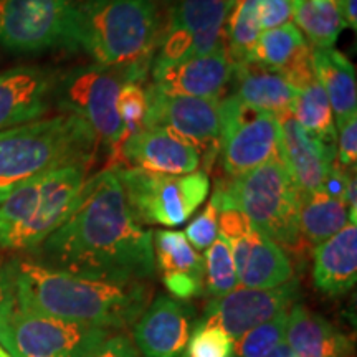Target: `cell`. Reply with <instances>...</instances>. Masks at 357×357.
<instances>
[{"label":"cell","instance_id":"6da1fadb","mask_svg":"<svg viewBox=\"0 0 357 357\" xmlns=\"http://www.w3.org/2000/svg\"><path fill=\"white\" fill-rule=\"evenodd\" d=\"M33 253L42 265L113 283L146 281L155 271L153 231L134 218L114 171L86 178L68 220Z\"/></svg>","mask_w":357,"mask_h":357},{"label":"cell","instance_id":"7a4b0ae2","mask_svg":"<svg viewBox=\"0 0 357 357\" xmlns=\"http://www.w3.org/2000/svg\"><path fill=\"white\" fill-rule=\"evenodd\" d=\"M17 306L68 323L119 331L136 323L153 291L146 281L113 283L22 258L10 261Z\"/></svg>","mask_w":357,"mask_h":357},{"label":"cell","instance_id":"3957f363","mask_svg":"<svg viewBox=\"0 0 357 357\" xmlns=\"http://www.w3.org/2000/svg\"><path fill=\"white\" fill-rule=\"evenodd\" d=\"M162 22L154 0H79L73 45L126 82L142 83L158 52Z\"/></svg>","mask_w":357,"mask_h":357},{"label":"cell","instance_id":"277c9868","mask_svg":"<svg viewBox=\"0 0 357 357\" xmlns=\"http://www.w3.org/2000/svg\"><path fill=\"white\" fill-rule=\"evenodd\" d=\"M100 141L78 116L61 113L0 131V200L13 189L68 166L89 167Z\"/></svg>","mask_w":357,"mask_h":357},{"label":"cell","instance_id":"5b68a950","mask_svg":"<svg viewBox=\"0 0 357 357\" xmlns=\"http://www.w3.org/2000/svg\"><path fill=\"white\" fill-rule=\"evenodd\" d=\"M86 166L55 169L0 200V248L33 250L68 220L88 178Z\"/></svg>","mask_w":357,"mask_h":357},{"label":"cell","instance_id":"8992f818","mask_svg":"<svg viewBox=\"0 0 357 357\" xmlns=\"http://www.w3.org/2000/svg\"><path fill=\"white\" fill-rule=\"evenodd\" d=\"M220 211L242 212L253 229L261 231L281 248H305L298 229L300 190L294 185L283 159L276 158L242 176L215 185Z\"/></svg>","mask_w":357,"mask_h":357},{"label":"cell","instance_id":"52a82bcc","mask_svg":"<svg viewBox=\"0 0 357 357\" xmlns=\"http://www.w3.org/2000/svg\"><path fill=\"white\" fill-rule=\"evenodd\" d=\"M134 218L146 225L178 227L205 202L211 181L207 172L171 176L142 169H116Z\"/></svg>","mask_w":357,"mask_h":357},{"label":"cell","instance_id":"ba28073f","mask_svg":"<svg viewBox=\"0 0 357 357\" xmlns=\"http://www.w3.org/2000/svg\"><path fill=\"white\" fill-rule=\"evenodd\" d=\"M111 333L25 311L17 301L0 318V346L12 357H84Z\"/></svg>","mask_w":357,"mask_h":357},{"label":"cell","instance_id":"9c48e42d","mask_svg":"<svg viewBox=\"0 0 357 357\" xmlns=\"http://www.w3.org/2000/svg\"><path fill=\"white\" fill-rule=\"evenodd\" d=\"M75 0H0V45L13 53L75 50Z\"/></svg>","mask_w":357,"mask_h":357},{"label":"cell","instance_id":"30bf717a","mask_svg":"<svg viewBox=\"0 0 357 357\" xmlns=\"http://www.w3.org/2000/svg\"><path fill=\"white\" fill-rule=\"evenodd\" d=\"M126 83L123 73L101 65H86L68 71L56 82L55 96L65 113L78 116L109 147L121 139L118 96Z\"/></svg>","mask_w":357,"mask_h":357},{"label":"cell","instance_id":"8fae6325","mask_svg":"<svg viewBox=\"0 0 357 357\" xmlns=\"http://www.w3.org/2000/svg\"><path fill=\"white\" fill-rule=\"evenodd\" d=\"M231 7L234 0H178L162 29L151 70L225 48Z\"/></svg>","mask_w":357,"mask_h":357},{"label":"cell","instance_id":"7c38bea8","mask_svg":"<svg viewBox=\"0 0 357 357\" xmlns=\"http://www.w3.org/2000/svg\"><path fill=\"white\" fill-rule=\"evenodd\" d=\"M218 105L222 119L218 149L230 177L281 158L278 116L250 108L234 95L222 98Z\"/></svg>","mask_w":357,"mask_h":357},{"label":"cell","instance_id":"4fadbf2b","mask_svg":"<svg viewBox=\"0 0 357 357\" xmlns=\"http://www.w3.org/2000/svg\"><path fill=\"white\" fill-rule=\"evenodd\" d=\"M204 153L215 158L199 142L181 136L166 128H144L109 155L105 171L142 169V171L184 176L200 167Z\"/></svg>","mask_w":357,"mask_h":357},{"label":"cell","instance_id":"5bb4252c","mask_svg":"<svg viewBox=\"0 0 357 357\" xmlns=\"http://www.w3.org/2000/svg\"><path fill=\"white\" fill-rule=\"evenodd\" d=\"M298 296L300 284L296 278L278 288L238 287L223 296L212 298L197 323L217 326L235 341L250 329L276 318L281 312H288L296 305Z\"/></svg>","mask_w":357,"mask_h":357},{"label":"cell","instance_id":"9a60e30c","mask_svg":"<svg viewBox=\"0 0 357 357\" xmlns=\"http://www.w3.org/2000/svg\"><path fill=\"white\" fill-rule=\"evenodd\" d=\"M195 324L189 301L159 294L132 324V342L141 357H185Z\"/></svg>","mask_w":357,"mask_h":357},{"label":"cell","instance_id":"2e32d148","mask_svg":"<svg viewBox=\"0 0 357 357\" xmlns=\"http://www.w3.org/2000/svg\"><path fill=\"white\" fill-rule=\"evenodd\" d=\"M147 91L144 128H166L217 153L220 139V105L202 98L166 95L153 84Z\"/></svg>","mask_w":357,"mask_h":357},{"label":"cell","instance_id":"e0dca14e","mask_svg":"<svg viewBox=\"0 0 357 357\" xmlns=\"http://www.w3.org/2000/svg\"><path fill=\"white\" fill-rule=\"evenodd\" d=\"M153 86L166 95L220 101L235 75V65L225 48L204 56L187 58L178 63L151 70Z\"/></svg>","mask_w":357,"mask_h":357},{"label":"cell","instance_id":"ac0fdd59","mask_svg":"<svg viewBox=\"0 0 357 357\" xmlns=\"http://www.w3.org/2000/svg\"><path fill=\"white\" fill-rule=\"evenodd\" d=\"M56 77L40 66H17L0 73V131L37 121L48 113Z\"/></svg>","mask_w":357,"mask_h":357},{"label":"cell","instance_id":"d6986e66","mask_svg":"<svg viewBox=\"0 0 357 357\" xmlns=\"http://www.w3.org/2000/svg\"><path fill=\"white\" fill-rule=\"evenodd\" d=\"M280 154L300 192H314L324 187L334 166L333 146L324 144L300 126L293 114L278 116Z\"/></svg>","mask_w":357,"mask_h":357},{"label":"cell","instance_id":"ffe728a7","mask_svg":"<svg viewBox=\"0 0 357 357\" xmlns=\"http://www.w3.org/2000/svg\"><path fill=\"white\" fill-rule=\"evenodd\" d=\"M153 245L155 266L172 298L189 301L204 294V258L184 231L158 230Z\"/></svg>","mask_w":357,"mask_h":357},{"label":"cell","instance_id":"44dd1931","mask_svg":"<svg viewBox=\"0 0 357 357\" xmlns=\"http://www.w3.org/2000/svg\"><path fill=\"white\" fill-rule=\"evenodd\" d=\"M252 63L280 71L298 91L316 79L312 48L294 24L263 30Z\"/></svg>","mask_w":357,"mask_h":357},{"label":"cell","instance_id":"7402d4cb","mask_svg":"<svg viewBox=\"0 0 357 357\" xmlns=\"http://www.w3.org/2000/svg\"><path fill=\"white\" fill-rule=\"evenodd\" d=\"M312 280L328 296H342L357 281V222H349L314 248Z\"/></svg>","mask_w":357,"mask_h":357},{"label":"cell","instance_id":"603a6c76","mask_svg":"<svg viewBox=\"0 0 357 357\" xmlns=\"http://www.w3.org/2000/svg\"><path fill=\"white\" fill-rule=\"evenodd\" d=\"M284 342L293 357H352L351 339L301 303L288 312Z\"/></svg>","mask_w":357,"mask_h":357},{"label":"cell","instance_id":"cb8c5ba5","mask_svg":"<svg viewBox=\"0 0 357 357\" xmlns=\"http://www.w3.org/2000/svg\"><path fill=\"white\" fill-rule=\"evenodd\" d=\"M234 96L250 108L280 116L291 109L298 89L280 71L248 63L235 66Z\"/></svg>","mask_w":357,"mask_h":357},{"label":"cell","instance_id":"d4e9b609","mask_svg":"<svg viewBox=\"0 0 357 357\" xmlns=\"http://www.w3.org/2000/svg\"><path fill=\"white\" fill-rule=\"evenodd\" d=\"M235 266L238 284L243 288H278L294 278L287 252L257 229H253L247 252Z\"/></svg>","mask_w":357,"mask_h":357},{"label":"cell","instance_id":"484cf974","mask_svg":"<svg viewBox=\"0 0 357 357\" xmlns=\"http://www.w3.org/2000/svg\"><path fill=\"white\" fill-rule=\"evenodd\" d=\"M312 66L331 105L334 123L357 114L356 68L349 58L334 48H312Z\"/></svg>","mask_w":357,"mask_h":357},{"label":"cell","instance_id":"4316f807","mask_svg":"<svg viewBox=\"0 0 357 357\" xmlns=\"http://www.w3.org/2000/svg\"><path fill=\"white\" fill-rule=\"evenodd\" d=\"M349 223V208L342 197L326 190L300 192L298 229L305 247L316 248Z\"/></svg>","mask_w":357,"mask_h":357},{"label":"cell","instance_id":"83f0119b","mask_svg":"<svg viewBox=\"0 0 357 357\" xmlns=\"http://www.w3.org/2000/svg\"><path fill=\"white\" fill-rule=\"evenodd\" d=\"M293 20L312 48H333L346 29L336 0H300Z\"/></svg>","mask_w":357,"mask_h":357},{"label":"cell","instance_id":"f1b7e54d","mask_svg":"<svg viewBox=\"0 0 357 357\" xmlns=\"http://www.w3.org/2000/svg\"><path fill=\"white\" fill-rule=\"evenodd\" d=\"M261 0H236L225 25V50L235 66L252 63L261 35L258 7Z\"/></svg>","mask_w":357,"mask_h":357},{"label":"cell","instance_id":"f546056e","mask_svg":"<svg viewBox=\"0 0 357 357\" xmlns=\"http://www.w3.org/2000/svg\"><path fill=\"white\" fill-rule=\"evenodd\" d=\"M289 113L305 131L324 144L331 146L336 141V123L331 105L318 79L298 91Z\"/></svg>","mask_w":357,"mask_h":357},{"label":"cell","instance_id":"4dcf8cb0","mask_svg":"<svg viewBox=\"0 0 357 357\" xmlns=\"http://www.w3.org/2000/svg\"><path fill=\"white\" fill-rule=\"evenodd\" d=\"M204 258V293L218 298L238 288V275L230 247L220 235L205 250Z\"/></svg>","mask_w":357,"mask_h":357},{"label":"cell","instance_id":"1f68e13d","mask_svg":"<svg viewBox=\"0 0 357 357\" xmlns=\"http://www.w3.org/2000/svg\"><path fill=\"white\" fill-rule=\"evenodd\" d=\"M288 312H281L276 318L236 337L230 357H265L270 354L281 341H284Z\"/></svg>","mask_w":357,"mask_h":357},{"label":"cell","instance_id":"d6a6232c","mask_svg":"<svg viewBox=\"0 0 357 357\" xmlns=\"http://www.w3.org/2000/svg\"><path fill=\"white\" fill-rule=\"evenodd\" d=\"M118 114L123 124L121 139L109 149V155L116 154L129 137L144 129L147 116V91L141 83L126 82L118 96Z\"/></svg>","mask_w":357,"mask_h":357},{"label":"cell","instance_id":"836d02e7","mask_svg":"<svg viewBox=\"0 0 357 357\" xmlns=\"http://www.w3.org/2000/svg\"><path fill=\"white\" fill-rule=\"evenodd\" d=\"M234 339L211 324H195L187 344L185 357H230Z\"/></svg>","mask_w":357,"mask_h":357},{"label":"cell","instance_id":"e575fe53","mask_svg":"<svg viewBox=\"0 0 357 357\" xmlns=\"http://www.w3.org/2000/svg\"><path fill=\"white\" fill-rule=\"evenodd\" d=\"M218 215H220V200L213 190L207 207L199 217L189 223L184 235L195 250H207L218 236Z\"/></svg>","mask_w":357,"mask_h":357},{"label":"cell","instance_id":"d590c367","mask_svg":"<svg viewBox=\"0 0 357 357\" xmlns=\"http://www.w3.org/2000/svg\"><path fill=\"white\" fill-rule=\"evenodd\" d=\"M337 160L344 171H356L357 162V114L336 124Z\"/></svg>","mask_w":357,"mask_h":357},{"label":"cell","instance_id":"8d00e7d4","mask_svg":"<svg viewBox=\"0 0 357 357\" xmlns=\"http://www.w3.org/2000/svg\"><path fill=\"white\" fill-rule=\"evenodd\" d=\"M298 2L300 0H261L260 7H258V20H260L261 32L289 24Z\"/></svg>","mask_w":357,"mask_h":357},{"label":"cell","instance_id":"74e56055","mask_svg":"<svg viewBox=\"0 0 357 357\" xmlns=\"http://www.w3.org/2000/svg\"><path fill=\"white\" fill-rule=\"evenodd\" d=\"M84 357H141L131 337L123 333H111L100 346Z\"/></svg>","mask_w":357,"mask_h":357},{"label":"cell","instance_id":"f35d334b","mask_svg":"<svg viewBox=\"0 0 357 357\" xmlns=\"http://www.w3.org/2000/svg\"><path fill=\"white\" fill-rule=\"evenodd\" d=\"M15 305V287H13L12 265H0V318Z\"/></svg>","mask_w":357,"mask_h":357},{"label":"cell","instance_id":"ab89813d","mask_svg":"<svg viewBox=\"0 0 357 357\" xmlns=\"http://www.w3.org/2000/svg\"><path fill=\"white\" fill-rule=\"evenodd\" d=\"M339 12L346 22V26L357 29V0H336Z\"/></svg>","mask_w":357,"mask_h":357},{"label":"cell","instance_id":"60d3db41","mask_svg":"<svg viewBox=\"0 0 357 357\" xmlns=\"http://www.w3.org/2000/svg\"><path fill=\"white\" fill-rule=\"evenodd\" d=\"M265 357H293V356H291V351H289V347H288L287 342L281 341L280 344L276 346L275 349L271 351L268 356H265Z\"/></svg>","mask_w":357,"mask_h":357},{"label":"cell","instance_id":"b9f144b4","mask_svg":"<svg viewBox=\"0 0 357 357\" xmlns=\"http://www.w3.org/2000/svg\"><path fill=\"white\" fill-rule=\"evenodd\" d=\"M0 357H12V356L8 354V352H7L6 349H3L2 346H0Z\"/></svg>","mask_w":357,"mask_h":357},{"label":"cell","instance_id":"7bdbcfd3","mask_svg":"<svg viewBox=\"0 0 357 357\" xmlns=\"http://www.w3.org/2000/svg\"><path fill=\"white\" fill-rule=\"evenodd\" d=\"M154 2H155V3H158V2H160V3H164V2H169V0H154Z\"/></svg>","mask_w":357,"mask_h":357},{"label":"cell","instance_id":"ee69618b","mask_svg":"<svg viewBox=\"0 0 357 357\" xmlns=\"http://www.w3.org/2000/svg\"><path fill=\"white\" fill-rule=\"evenodd\" d=\"M235 2H236V0H234V3H235Z\"/></svg>","mask_w":357,"mask_h":357}]
</instances>
